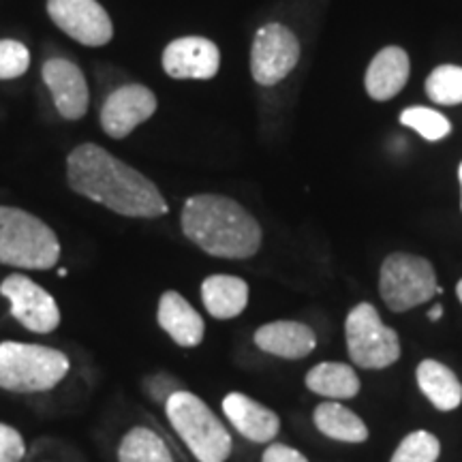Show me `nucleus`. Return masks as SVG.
<instances>
[{"mask_svg":"<svg viewBox=\"0 0 462 462\" xmlns=\"http://www.w3.org/2000/svg\"><path fill=\"white\" fill-rule=\"evenodd\" d=\"M67 178L75 193L123 217L157 218L167 212L157 184L97 143L73 148L67 159Z\"/></svg>","mask_w":462,"mask_h":462,"instance_id":"obj_1","label":"nucleus"},{"mask_svg":"<svg viewBox=\"0 0 462 462\" xmlns=\"http://www.w3.org/2000/svg\"><path fill=\"white\" fill-rule=\"evenodd\" d=\"M184 236L212 257L248 259L262 246L257 218L236 199L195 195L182 208Z\"/></svg>","mask_w":462,"mask_h":462,"instance_id":"obj_2","label":"nucleus"},{"mask_svg":"<svg viewBox=\"0 0 462 462\" xmlns=\"http://www.w3.org/2000/svg\"><path fill=\"white\" fill-rule=\"evenodd\" d=\"M60 259V242L42 218L20 208L0 206V263L22 270H50Z\"/></svg>","mask_w":462,"mask_h":462,"instance_id":"obj_3","label":"nucleus"},{"mask_svg":"<svg viewBox=\"0 0 462 462\" xmlns=\"http://www.w3.org/2000/svg\"><path fill=\"white\" fill-rule=\"evenodd\" d=\"M165 413L173 430L199 462H225L231 456L229 430L208 404L190 392L178 390L167 398Z\"/></svg>","mask_w":462,"mask_h":462,"instance_id":"obj_4","label":"nucleus"},{"mask_svg":"<svg viewBox=\"0 0 462 462\" xmlns=\"http://www.w3.org/2000/svg\"><path fill=\"white\" fill-rule=\"evenodd\" d=\"M69 357L43 345L0 343V388L9 392H48L69 373Z\"/></svg>","mask_w":462,"mask_h":462,"instance_id":"obj_5","label":"nucleus"},{"mask_svg":"<svg viewBox=\"0 0 462 462\" xmlns=\"http://www.w3.org/2000/svg\"><path fill=\"white\" fill-rule=\"evenodd\" d=\"M346 351L356 366L381 371L398 362L401 338L396 330L385 326L373 304L360 302L349 310L345 321Z\"/></svg>","mask_w":462,"mask_h":462,"instance_id":"obj_6","label":"nucleus"},{"mask_svg":"<svg viewBox=\"0 0 462 462\" xmlns=\"http://www.w3.org/2000/svg\"><path fill=\"white\" fill-rule=\"evenodd\" d=\"M437 273L429 259L411 253H392L381 265L379 293L394 313L415 309L437 296Z\"/></svg>","mask_w":462,"mask_h":462,"instance_id":"obj_7","label":"nucleus"},{"mask_svg":"<svg viewBox=\"0 0 462 462\" xmlns=\"http://www.w3.org/2000/svg\"><path fill=\"white\" fill-rule=\"evenodd\" d=\"M300 60L298 37L282 24H265L255 32L251 48V75L257 84L274 86L293 71Z\"/></svg>","mask_w":462,"mask_h":462,"instance_id":"obj_8","label":"nucleus"},{"mask_svg":"<svg viewBox=\"0 0 462 462\" xmlns=\"http://www.w3.org/2000/svg\"><path fill=\"white\" fill-rule=\"evenodd\" d=\"M51 22L86 48H103L112 42L114 26L97 0H48Z\"/></svg>","mask_w":462,"mask_h":462,"instance_id":"obj_9","label":"nucleus"},{"mask_svg":"<svg viewBox=\"0 0 462 462\" xmlns=\"http://www.w3.org/2000/svg\"><path fill=\"white\" fill-rule=\"evenodd\" d=\"M0 293L11 302V315L31 332L50 334L60 323L56 300L24 274H11L0 282Z\"/></svg>","mask_w":462,"mask_h":462,"instance_id":"obj_10","label":"nucleus"},{"mask_svg":"<svg viewBox=\"0 0 462 462\" xmlns=\"http://www.w3.org/2000/svg\"><path fill=\"white\" fill-rule=\"evenodd\" d=\"M157 97L142 84H125L116 88L101 107V126L114 140H125L135 126L146 123L157 112Z\"/></svg>","mask_w":462,"mask_h":462,"instance_id":"obj_11","label":"nucleus"},{"mask_svg":"<svg viewBox=\"0 0 462 462\" xmlns=\"http://www.w3.org/2000/svg\"><path fill=\"white\" fill-rule=\"evenodd\" d=\"M221 67V51L206 37H180L163 51V69L173 79H212Z\"/></svg>","mask_w":462,"mask_h":462,"instance_id":"obj_12","label":"nucleus"},{"mask_svg":"<svg viewBox=\"0 0 462 462\" xmlns=\"http://www.w3.org/2000/svg\"><path fill=\"white\" fill-rule=\"evenodd\" d=\"M43 82L54 97L56 109L62 118H84L88 112L90 95L82 69L67 58H50L43 62Z\"/></svg>","mask_w":462,"mask_h":462,"instance_id":"obj_13","label":"nucleus"},{"mask_svg":"<svg viewBox=\"0 0 462 462\" xmlns=\"http://www.w3.org/2000/svg\"><path fill=\"white\" fill-rule=\"evenodd\" d=\"M223 413L231 421V426L253 443L274 441L281 430L279 415L242 392H229L223 398Z\"/></svg>","mask_w":462,"mask_h":462,"instance_id":"obj_14","label":"nucleus"},{"mask_svg":"<svg viewBox=\"0 0 462 462\" xmlns=\"http://www.w3.org/2000/svg\"><path fill=\"white\" fill-rule=\"evenodd\" d=\"M409 73H411V62H409L407 51L398 45H388L373 58L364 75L368 97L373 101L394 99L407 84Z\"/></svg>","mask_w":462,"mask_h":462,"instance_id":"obj_15","label":"nucleus"},{"mask_svg":"<svg viewBox=\"0 0 462 462\" xmlns=\"http://www.w3.org/2000/svg\"><path fill=\"white\" fill-rule=\"evenodd\" d=\"M255 345L265 354L282 357V360H300L313 354L317 337L306 323L273 321L255 332Z\"/></svg>","mask_w":462,"mask_h":462,"instance_id":"obj_16","label":"nucleus"},{"mask_svg":"<svg viewBox=\"0 0 462 462\" xmlns=\"http://www.w3.org/2000/svg\"><path fill=\"white\" fill-rule=\"evenodd\" d=\"M159 326L180 346H198L204 340L206 323L198 310L178 291H165L159 300Z\"/></svg>","mask_w":462,"mask_h":462,"instance_id":"obj_17","label":"nucleus"},{"mask_svg":"<svg viewBox=\"0 0 462 462\" xmlns=\"http://www.w3.org/2000/svg\"><path fill=\"white\" fill-rule=\"evenodd\" d=\"M415 379L421 394L429 398L437 411H454L462 404V383L452 368L439 360H421Z\"/></svg>","mask_w":462,"mask_h":462,"instance_id":"obj_18","label":"nucleus"},{"mask_svg":"<svg viewBox=\"0 0 462 462\" xmlns=\"http://www.w3.org/2000/svg\"><path fill=\"white\" fill-rule=\"evenodd\" d=\"M201 302L217 319H234L248 304L246 281L229 274H212L201 282Z\"/></svg>","mask_w":462,"mask_h":462,"instance_id":"obj_19","label":"nucleus"},{"mask_svg":"<svg viewBox=\"0 0 462 462\" xmlns=\"http://www.w3.org/2000/svg\"><path fill=\"white\" fill-rule=\"evenodd\" d=\"M306 388L313 394H319L330 401H346L360 392V377L349 364L343 362H321L310 368L304 377Z\"/></svg>","mask_w":462,"mask_h":462,"instance_id":"obj_20","label":"nucleus"},{"mask_svg":"<svg viewBox=\"0 0 462 462\" xmlns=\"http://www.w3.org/2000/svg\"><path fill=\"white\" fill-rule=\"evenodd\" d=\"M313 421L317 430L328 439L343 443H364L368 439V426L360 415L337 401H326L315 409Z\"/></svg>","mask_w":462,"mask_h":462,"instance_id":"obj_21","label":"nucleus"},{"mask_svg":"<svg viewBox=\"0 0 462 462\" xmlns=\"http://www.w3.org/2000/svg\"><path fill=\"white\" fill-rule=\"evenodd\" d=\"M120 462H173L170 449L157 432L135 426L123 437L118 448Z\"/></svg>","mask_w":462,"mask_h":462,"instance_id":"obj_22","label":"nucleus"},{"mask_svg":"<svg viewBox=\"0 0 462 462\" xmlns=\"http://www.w3.org/2000/svg\"><path fill=\"white\" fill-rule=\"evenodd\" d=\"M426 95L439 106H458L462 103V67L439 65L426 79Z\"/></svg>","mask_w":462,"mask_h":462,"instance_id":"obj_23","label":"nucleus"},{"mask_svg":"<svg viewBox=\"0 0 462 462\" xmlns=\"http://www.w3.org/2000/svg\"><path fill=\"white\" fill-rule=\"evenodd\" d=\"M401 125L418 131L424 140L439 142L452 133V125L443 114L430 107H409L401 114Z\"/></svg>","mask_w":462,"mask_h":462,"instance_id":"obj_24","label":"nucleus"},{"mask_svg":"<svg viewBox=\"0 0 462 462\" xmlns=\"http://www.w3.org/2000/svg\"><path fill=\"white\" fill-rule=\"evenodd\" d=\"M439 454H441L439 439L429 430H415L402 439L390 462H437Z\"/></svg>","mask_w":462,"mask_h":462,"instance_id":"obj_25","label":"nucleus"},{"mask_svg":"<svg viewBox=\"0 0 462 462\" xmlns=\"http://www.w3.org/2000/svg\"><path fill=\"white\" fill-rule=\"evenodd\" d=\"M31 67V51L15 39H0V79H15Z\"/></svg>","mask_w":462,"mask_h":462,"instance_id":"obj_26","label":"nucleus"},{"mask_svg":"<svg viewBox=\"0 0 462 462\" xmlns=\"http://www.w3.org/2000/svg\"><path fill=\"white\" fill-rule=\"evenodd\" d=\"M26 446L20 432L7 424H0V462H20Z\"/></svg>","mask_w":462,"mask_h":462,"instance_id":"obj_27","label":"nucleus"},{"mask_svg":"<svg viewBox=\"0 0 462 462\" xmlns=\"http://www.w3.org/2000/svg\"><path fill=\"white\" fill-rule=\"evenodd\" d=\"M146 390H148V394L154 398V401L165 404L167 398H170L173 392H178V385H176V381L167 377V374H157V377H150L146 381Z\"/></svg>","mask_w":462,"mask_h":462,"instance_id":"obj_28","label":"nucleus"},{"mask_svg":"<svg viewBox=\"0 0 462 462\" xmlns=\"http://www.w3.org/2000/svg\"><path fill=\"white\" fill-rule=\"evenodd\" d=\"M262 462H309L298 449L285 446V443H274L263 452Z\"/></svg>","mask_w":462,"mask_h":462,"instance_id":"obj_29","label":"nucleus"},{"mask_svg":"<svg viewBox=\"0 0 462 462\" xmlns=\"http://www.w3.org/2000/svg\"><path fill=\"white\" fill-rule=\"evenodd\" d=\"M443 317V306L441 304H435L432 309H429V319L430 321H439Z\"/></svg>","mask_w":462,"mask_h":462,"instance_id":"obj_30","label":"nucleus"},{"mask_svg":"<svg viewBox=\"0 0 462 462\" xmlns=\"http://www.w3.org/2000/svg\"><path fill=\"white\" fill-rule=\"evenodd\" d=\"M456 296H458V300H460V304H462V279L458 281V285H456Z\"/></svg>","mask_w":462,"mask_h":462,"instance_id":"obj_31","label":"nucleus"},{"mask_svg":"<svg viewBox=\"0 0 462 462\" xmlns=\"http://www.w3.org/2000/svg\"><path fill=\"white\" fill-rule=\"evenodd\" d=\"M458 178H460V187H462V163H460V167H458Z\"/></svg>","mask_w":462,"mask_h":462,"instance_id":"obj_32","label":"nucleus"}]
</instances>
